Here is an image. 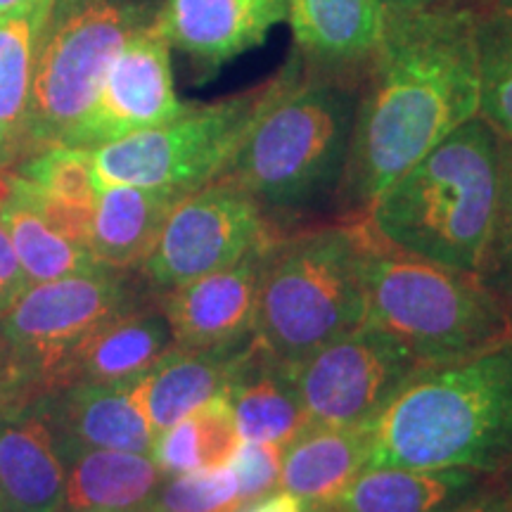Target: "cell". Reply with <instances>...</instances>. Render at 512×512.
Masks as SVG:
<instances>
[{
    "mask_svg": "<svg viewBox=\"0 0 512 512\" xmlns=\"http://www.w3.org/2000/svg\"><path fill=\"white\" fill-rule=\"evenodd\" d=\"M43 3H53V0H0V22H8L12 17L27 15L29 10H34Z\"/></svg>",
    "mask_w": 512,
    "mask_h": 512,
    "instance_id": "35",
    "label": "cell"
},
{
    "mask_svg": "<svg viewBox=\"0 0 512 512\" xmlns=\"http://www.w3.org/2000/svg\"><path fill=\"white\" fill-rule=\"evenodd\" d=\"M363 297L366 325L396 339L422 366L465 361L512 344V302L501 287L389 247L370 223Z\"/></svg>",
    "mask_w": 512,
    "mask_h": 512,
    "instance_id": "5",
    "label": "cell"
},
{
    "mask_svg": "<svg viewBox=\"0 0 512 512\" xmlns=\"http://www.w3.org/2000/svg\"><path fill=\"white\" fill-rule=\"evenodd\" d=\"M382 0H287L294 53L309 74L363 79L380 43Z\"/></svg>",
    "mask_w": 512,
    "mask_h": 512,
    "instance_id": "14",
    "label": "cell"
},
{
    "mask_svg": "<svg viewBox=\"0 0 512 512\" xmlns=\"http://www.w3.org/2000/svg\"><path fill=\"white\" fill-rule=\"evenodd\" d=\"M17 176H22L43 195L76 204V207H95V200H98L93 150L88 147H43L36 155L24 159V164L17 169Z\"/></svg>",
    "mask_w": 512,
    "mask_h": 512,
    "instance_id": "27",
    "label": "cell"
},
{
    "mask_svg": "<svg viewBox=\"0 0 512 512\" xmlns=\"http://www.w3.org/2000/svg\"><path fill=\"white\" fill-rule=\"evenodd\" d=\"M368 467L512 470V344L425 366L368 425Z\"/></svg>",
    "mask_w": 512,
    "mask_h": 512,
    "instance_id": "3",
    "label": "cell"
},
{
    "mask_svg": "<svg viewBox=\"0 0 512 512\" xmlns=\"http://www.w3.org/2000/svg\"><path fill=\"white\" fill-rule=\"evenodd\" d=\"M366 240V216L285 230L273 240L254 318V337L268 354L294 368L366 323Z\"/></svg>",
    "mask_w": 512,
    "mask_h": 512,
    "instance_id": "6",
    "label": "cell"
},
{
    "mask_svg": "<svg viewBox=\"0 0 512 512\" xmlns=\"http://www.w3.org/2000/svg\"><path fill=\"white\" fill-rule=\"evenodd\" d=\"M64 463L34 408L0 413V512H64Z\"/></svg>",
    "mask_w": 512,
    "mask_h": 512,
    "instance_id": "17",
    "label": "cell"
},
{
    "mask_svg": "<svg viewBox=\"0 0 512 512\" xmlns=\"http://www.w3.org/2000/svg\"><path fill=\"white\" fill-rule=\"evenodd\" d=\"M252 339L219 349H171L150 373L131 384L133 401L155 437L223 394L235 363Z\"/></svg>",
    "mask_w": 512,
    "mask_h": 512,
    "instance_id": "19",
    "label": "cell"
},
{
    "mask_svg": "<svg viewBox=\"0 0 512 512\" xmlns=\"http://www.w3.org/2000/svg\"><path fill=\"white\" fill-rule=\"evenodd\" d=\"M479 110L475 5L387 10L358 91L335 209L363 219L373 202Z\"/></svg>",
    "mask_w": 512,
    "mask_h": 512,
    "instance_id": "1",
    "label": "cell"
},
{
    "mask_svg": "<svg viewBox=\"0 0 512 512\" xmlns=\"http://www.w3.org/2000/svg\"><path fill=\"white\" fill-rule=\"evenodd\" d=\"M176 349L157 292L91 332L69 363V387L76 382L133 384Z\"/></svg>",
    "mask_w": 512,
    "mask_h": 512,
    "instance_id": "16",
    "label": "cell"
},
{
    "mask_svg": "<svg viewBox=\"0 0 512 512\" xmlns=\"http://www.w3.org/2000/svg\"><path fill=\"white\" fill-rule=\"evenodd\" d=\"M496 273L503 275V283L498 287L508 294L512 302V143H508V140H505L503 195H501V214H498V233H496V252H494L491 283H494Z\"/></svg>",
    "mask_w": 512,
    "mask_h": 512,
    "instance_id": "31",
    "label": "cell"
},
{
    "mask_svg": "<svg viewBox=\"0 0 512 512\" xmlns=\"http://www.w3.org/2000/svg\"><path fill=\"white\" fill-rule=\"evenodd\" d=\"M304 72L302 60L292 50L278 72L247 91L209 105H188L162 126L95 147L98 190L107 185H140L188 195L211 183L228 169L268 107Z\"/></svg>",
    "mask_w": 512,
    "mask_h": 512,
    "instance_id": "7",
    "label": "cell"
},
{
    "mask_svg": "<svg viewBox=\"0 0 512 512\" xmlns=\"http://www.w3.org/2000/svg\"><path fill=\"white\" fill-rule=\"evenodd\" d=\"M238 512H313V508L290 491L275 489L273 494L259 498V501L242 505Z\"/></svg>",
    "mask_w": 512,
    "mask_h": 512,
    "instance_id": "34",
    "label": "cell"
},
{
    "mask_svg": "<svg viewBox=\"0 0 512 512\" xmlns=\"http://www.w3.org/2000/svg\"><path fill=\"white\" fill-rule=\"evenodd\" d=\"M164 479L150 453L86 448L67 458L64 510L143 512Z\"/></svg>",
    "mask_w": 512,
    "mask_h": 512,
    "instance_id": "23",
    "label": "cell"
},
{
    "mask_svg": "<svg viewBox=\"0 0 512 512\" xmlns=\"http://www.w3.org/2000/svg\"><path fill=\"white\" fill-rule=\"evenodd\" d=\"M27 287L29 280L22 266H19L15 245H12L8 226H5L3 214H0V313L8 311Z\"/></svg>",
    "mask_w": 512,
    "mask_h": 512,
    "instance_id": "32",
    "label": "cell"
},
{
    "mask_svg": "<svg viewBox=\"0 0 512 512\" xmlns=\"http://www.w3.org/2000/svg\"><path fill=\"white\" fill-rule=\"evenodd\" d=\"M195 425L197 453H200V470H216L230 465L242 444L235 413L223 394L202 403L197 411L190 413Z\"/></svg>",
    "mask_w": 512,
    "mask_h": 512,
    "instance_id": "29",
    "label": "cell"
},
{
    "mask_svg": "<svg viewBox=\"0 0 512 512\" xmlns=\"http://www.w3.org/2000/svg\"><path fill=\"white\" fill-rule=\"evenodd\" d=\"M171 72V46L155 27L126 43L107 69L98 98L64 145L95 147L162 126L185 112Z\"/></svg>",
    "mask_w": 512,
    "mask_h": 512,
    "instance_id": "11",
    "label": "cell"
},
{
    "mask_svg": "<svg viewBox=\"0 0 512 512\" xmlns=\"http://www.w3.org/2000/svg\"><path fill=\"white\" fill-rule=\"evenodd\" d=\"M446 3V0H382L387 10H406V8H425V5Z\"/></svg>",
    "mask_w": 512,
    "mask_h": 512,
    "instance_id": "36",
    "label": "cell"
},
{
    "mask_svg": "<svg viewBox=\"0 0 512 512\" xmlns=\"http://www.w3.org/2000/svg\"><path fill=\"white\" fill-rule=\"evenodd\" d=\"M448 512H512L505 498V489L501 477H491L482 489H477L475 494L467 496L465 501H460L456 508Z\"/></svg>",
    "mask_w": 512,
    "mask_h": 512,
    "instance_id": "33",
    "label": "cell"
},
{
    "mask_svg": "<svg viewBox=\"0 0 512 512\" xmlns=\"http://www.w3.org/2000/svg\"><path fill=\"white\" fill-rule=\"evenodd\" d=\"M503 489H505V498H508V505L512 510V470L508 472V479H503Z\"/></svg>",
    "mask_w": 512,
    "mask_h": 512,
    "instance_id": "38",
    "label": "cell"
},
{
    "mask_svg": "<svg viewBox=\"0 0 512 512\" xmlns=\"http://www.w3.org/2000/svg\"><path fill=\"white\" fill-rule=\"evenodd\" d=\"M271 245L273 240L235 264L157 292L176 349L233 347L254 337L261 268Z\"/></svg>",
    "mask_w": 512,
    "mask_h": 512,
    "instance_id": "12",
    "label": "cell"
},
{
    "mask_svg": "<svg viewBox=\"0 0 512 512\" xmlns=\"http://www.w3.org/2000/svg\"><path fill=\"white\" fill-rule=\"evenodd\" d=\"M479 110L512 143V8H475Z\"/></svg>",
    "mask_w": 512,
    "mask_h": 512,
    "instance_id": "26",
    "label": "cell"
},
{
    "mask_svg": "<svg viewBox=\"0 0 512 512\" xmlns=\"http://www.w3.org/2000/svg\"><path fill=\"white\" fill-rule=\"evenodd\" d=\"M0 214L8 226L15 254L29 287L88 273L95 264L91 249L48 226L29 202H24L5 178H0Z\"/></svg>",
    "mask_w": 512,
    "mask_h": 512,
    "instance_id": "25",
    "label": "cell"
},
{
    "mask_svg": "<svg viewBox=\"0 0 512 512\" xmlns=\"http://www.w3.org/2000/svg\"><path fill=\"white\" fill-rule=\"evenodd\" d=\"M425 368L396 339L363 323L292 368L311 425L368 427Z\"/></svg>",
    "mask_w": 512,
    "mask_h": 512,
    "instance_id": "10",
    "label": "cell"
},
{
    "mask_svg": "<svg viewBox=\"0 0 512 512\" xmlns=\"http://www.w3.org/2000/svg\"><path fill=\"white\" fill-rule=\"evenodd\" d=\"M278 235L254 197L219 176L174 204L140 275L152 292H166L235 264Z\"/></svg>",
    "mask_w": 512,
    "mask_h": 512,
    "instance_id": "9",
    "label": "cell"
},
{
    "mask_svg": "<svg viewBox=\"0 0 512 512\" xmlns=\"http://www.w3.org/2000/svg\"><path fill=\"white\" fill-rule=\"evenodd\" d=\"M164 0H53L31 79L29 157L64 145L131 38L155 27Z\"/></svg>",
    "mask_w": 512,
    "mask_h": 512,
    "instance_id": "8",
    "label": "cell"
},
{
    "mask_svg": "<svg viewBox=\"0 0 512 512\" xmlns=\"http://www.w3.org/2000/svg\"><path fill=\"white\" fill-rule=\"evenodd\" d=\"M283 451V444L242 441L238 453L230 460V470L235 472V479H238L242 503H254L280 489Z\"/></svg>",
    "mask_w": 512,
    "mask_h": 512,
    "instance_id": "30",
    "label": "cell"
},
{
    "mask_svg": "<svg viewBox=\"0 0 512 512\" xmlns=\"http://www.w3.org/2000/svg\"><path fill=\"white\" fill-rule=\"evenodd\" d=\"M313 512H332V510H328V508H313Z\"/></svg>",
    "mask_w": 512,
    "mask_h": 512,
    "instance_id": "39",
    "label": "cell"
},
{
    "mask_svg": "<svg viewBox=\"0 0 512 512\" xmlns=\"http://www.w3.org/2000/svg\"><path fill=\"white\" fill-rule=\"evenodd\" d=\"M368 470V427L309 425L283 451L280 489L325 508Z\"/></svg>",
    "mask_w": 512,
    "mask_h": 512,
    "instance_id": "22",
    "label": "cell"
},
{
    "mask_svg": "<svg viewBox=\"0 0 512 512\" xmlns=\"http://www.w3.org/2000/svg\"><path fill=\"white\" fill-rule=\"evenodd\" d=\"M503 166L505 140L475 117L396 178L366 219L389 247L491 280Z\"/></svg>",
    "mask_w": 512,
    "mask_h": 512,
    "instance_id": "2",
    "label": "cell"
},
{
    "mask_svg": "<svg viewBox=\"0 0 512 512\" xmlns=\"http://www.w3.org/2000/svg\"><path fill=\"white\" fill-rule=\"evenodd\" d=\"M475 8H512V0H465Z\"/></svg>",
    "mask_w": 512,
    "mask_h": 512,
    "instance_id": "37",
    "label": "cell"
},
{
    "mask_svg": "<svg viewBox=\"0 0 512 512\" xmlns=\"http://www.w3.org/2000/svg\"><path fill=\"white\" fill-rule=\"evenodd\" d=\"M472 470L368 467L325 505L332 512H448L489 482Z\"/></svg>",
    "mask_w": 512,
    "mask_h": 512,
    "instance_id": "21",
    "label": "cell"
},
{
    "mask_svg": "<svg viewBox=\"0 0 512 512\" xmlns=\"http://www.w3.org/2000/svg\"><path fill=\"white\" fill-rule=\"evenodd\" d=\"M53 3L0 22V171L29 157L27 121L38 38Z\"/></svg>",
    "mask_w": 512,
    "mask_h": 512,
    "instance_id": "24",
    "label": "cell"
},
{
    "mask_svg": "<svg viewBox=\"0 0 512 512\" xmlns=\"http://www.w3.org/2000/svg\"><path fill=\"white\" fill-rule=\"evenodd\" d=\"M181 192L140 185H107L98 190L88 249L95 264L140 271Z\"/></svg>",
    "mask_w": 512,
    "mask_h": 512,
    "instance_id": "20",
    "label": "cell"
},
{
    "mask_svg": "<svg viewBox=\"0 0 512 512\" xmlns=\"http://www.w3.org/2000/svg\"><path fill=\"white\" fill-rule=\"evenodd\" d=\"M287 22V0H164L157 27L207 83Z\"/></svg>",
    "mask_w": 512,
    "mask_h": 512,
    "instance_id": "13",
    "label": "cell"
},
{
    "mask_svg": "<svg viewBox=\"0 0 512 512\" xmlns=\"http://www.w3.org/2000/svg\"><path fill=\"white\" fill-rule=\"evenodd\" d=\"M242 505L238 479L226 465L169 477L143 512H238Z\"/></svg>",
    "mask_w": 512,
    "mask_h": 512,
    "instance_id": "28",
    "label": "cell"
},
{
    "mask_svg": "<svg viewBox=\"0 0 512 512\" xmlns=\"http://www.w3.org/2000/svg\"><path fill=\"white\" fill-rule=\"evenodd\" d=\"M358 91L356 79L304 72L268 107L221 176L252 195L278 230L280 221L335 207Z\"/></svg>",
    "mask_w": 512,
    "mask_h": 512,
    "instance_id": "4",
    "label": "cell"
},
{
    "mask_svg": "<svg viewBox=\"0 0 512 512\" xmlns=\"http://www.w3.org/2000/svg\"><path fill=\"white\" fill-rule=\"evenodd\" d=\"M34 411L46 420L64 463L86 448L150 453L155 432L131 396V384L76 382Z\"/></svg>",
    "mask_w": 512,
    "mask_h": 512,
    "instance_id": "15",
    "label": "cell"
},
{
    "mask_svg": "<svg viewBox=\"0 0 512 512\" xmlns=\"http://www.w3.org/2000/svg\"><path fill=\"white\" fill-rule=\"evenodd\" d=\"M223 396L233 408L242 441L285 446L311 425L292 368L268 354L256 337L235 363Z\"/></svg>",
    "mask_w": 512,
    "mask_h": 512,
    "instance_id": "18",
    "label": "cell"
}]
</instances>
